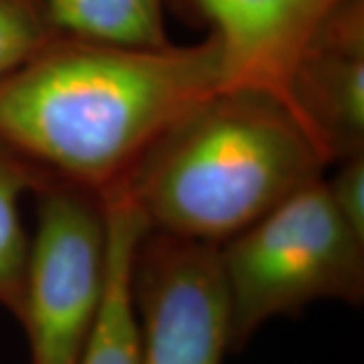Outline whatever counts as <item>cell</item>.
<instances>
[{"instance_id": "cell-10", "label": "cell", "mask_w": 364, "mask_h": 364, "mask_svg": "<svg viewBox=\"0 0 364 364\" xmlns=\"http://www.w3.org/2000/svg\"><path fill=\"white\" fill-rule=\"evenodd\" d=\"M43 172L0 142V306L18 320L25 299L31 233L21 203L37 188Z\"/></svg>"}, {"instance_id": "cell-9", "label": "cell", "mask_w": 364, "mask_h": 364, "mask_svg": "<svg viewBox=\"0 0 364 364\" xmlns=\"http://www.w3.org/2000/svg\"><path fill=\"white\" fill-rule=\"evenodd\" d=\"M57 35L126 45L164 47L168 0H41Z\"/></svg>"}, {"instance_id": "cell-3", "label": "cell", "mask_w": 364, "mask_h": 364, "mask_svg": "<svg viewBox=\"0 0 364 364\" xmlns=\"http://www.w3.org/2000/svg\"><path fill=\"white\" fill-rule=\"evenodd\" d=\"M231 310V352L259 328L324 299L360 306L364 239L340 219L324 178L287 196L217 247Z\"/></svg>"}, {"instance_id": "cell-7", "label": "cell", "mask_w": 364, "mask_h": 364, "mask_svg": "<svg viewBox=\"0 0 364 364\" xmlns=\"http://www.w3.org/2000/svg\"><path fill=\"white\" fill-rule=\"evenodd\" d=\"M336 2L182 0L221 45L225 87L269 91L282 102H286L287 79L304 43Z\"/></svg>"}, {"instance_id": "cell-11", "label": "cell", "mask_w": 364, "mask_h": 364, "mask_svg": "<svg viewBox=\"0 0 364 364\" xmlns=\"http://www.w3.org/2000/svg\"><path fill=\"white\" fill-rule=\"evenodd\" d=\"M57 37L41 0H0V81Z\"/></svg>"}, {"instance_id": "cell-2", "label": "cell", "mask_w": 364, "mask_h": 364, "mask_svg": "<svg viewBox=\"0 0 364 364\" xmlns=\"http://www.w3.org/2000/svg\"><path fill=\"white\" fill-rule=\"evenodd\" d=\"M330 164L269 91L223 87L181 117L122 188L150 231L219 247Z\"/></svg>"}, {"instance_id": "cell-5", "label": "cell", "mask_w": 364, "mask_h": 364, "mask_svg": "<svg viewBox=\"0 0 364 364\" xmlns=\"http://www.w3.org/2000/svg\"><path fill=\"white\" fill-rule=\"evenodd\" d=\"M140 364H223L231 310L215 245L146 231L132 261Z\"/></svg>"}, {"instance_id": "cell-8", "label": "cell", "mask_w": 364, "mask_h": 364, "mask_svg": "<svg viewBox=\"0 0 364 364\" xmlns=\"http://www.w3.org/2000/svg\"><path fill=\"white\" fill-rule=\"evenodd\" d=\"M102 200L107 217V273L97 320L79 364H140L132 261L148 225L122 188Z\"/></svg>"}, {"instance_id": "cell-1", "label": "cell", "mask_w": 364, "mask_h": 364, "mask_svg": "<svg viewBox=\"0 0 364 364\" xmlns=\"http://www.w3.org/2000/svg\"><path fill=\"white\" fill-rule=\"evenodd\" d=\"M225 87L219 41L126 47L57 35L0 81V142L104 196L193 107Z\"/></svg>"}, {"instance_id": "cell-6", "label": "cell", "mask_w": 364, "mask_h": 364, "mask_svg": "<svg viewBox=\"0 0 364 364\" xmlns=\"http://www.w3.org/2000/svg\"><path fill=\"white\" fill-rule=\"evenodd\" d=\"M286 102L328 164L364 152V0H338L304 43Z\"/></svg>"}, {"instance_id": "cell-12", "label": "cell", "mask_w": 364, "mask_h": 364, "mask_svg": "<svg viewBox=\"0 0 364 364\" xmlns=\"http://www.w3.org/2000/svg\"><path fill=\"white\" fill-rule=\"evenodd\" d=\"M334 164L336 170L324 176L326 193L340 219L364 239V152Z\"/></svg>"}, {"instance_id": "cell-4", "label": "cell", "mask_w": 364, "mask_h": 364, "mask_svg": "<svg viewBox=\"0 0 364 364\" xmlns=\"http://www.w3.org/2000/svg\"><path fill=\"white\" fill-rule=\"evenodd\" d=\"M18 322L31 364H79L102 306L107 217L102 196L43 174Z\"/></svg>"}]
</instances>
